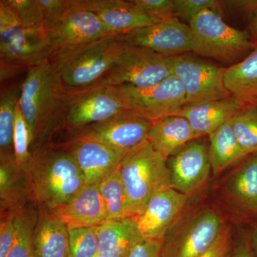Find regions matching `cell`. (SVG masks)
Instances as JSON below:
<instances>
[{"mask_svg": "<svg viewBox=\"0 0 257 257\" xmlns=\"http://www.w3.org/2000/svg\"><path fill=\"white\" fill-rule=\"evenodd\" d=\"M69 94L50 60L27 71L18 105L30 128L33 150L59 130Z\"/></svg>", "mask_w": 257, "mask_h": 257, "instance_id": "1", "label": "cell"}, {"mask_svg": "<svg viewBox=\"0 0 257 257\" xmlns=\"http://www.w3.org/2000/svg\"><path fill=\"white\" fill-rule=\"evenodd\" d=\"M25 174L32 197L47 211L63 205L86 185L75 160L62 144L45 143L32 150Z\"/></svg>", "mask_w": 257, "mask_h": 257, "instance_id": "2", "label": "cell"}, {"mask_svg": "<svg viewBox=\"0 0 257 257\" xmlns=\"http://www.w3.org/2000/svg\"><path fill=\"white\" fill-rule=\"evenodd\" d=\"M121 37L111 35L69 50L54 52L51 63L70 94L93 89L119 59L124 47Z\"/></svg>", "mask_w": 257, "mask_h": 257, "instance_id": "3", "label": "cell"}, {"mask_svg": "<svg viewBox=\"0 0 257 257\" xmlns=\"http://www.w3.org/2000/svg\"><path fill=\"white\" fill-rule=\"evenodd\" d=\"M119 172L131 217L140 214L154 196L172 188L167 160L148 141L123 157Z\"/></svg>", "mask_w": 257, "mask_h": 257, "instance_id": "4", "label": "cell"}, {"mask_svg": "<svg viewBox=\"0 0 257 257\" xmlns=\"http://www.w3.org/2000/svg\"><path fill=\"white\" fill-rule=\"evenodd\" d=\"M192 33V53L230 66L244 59L254 48L247 31L230 26L219 13L207 10L189 24Z\"/></svg>", "mask_w": 257, "mask_h": 257, "instance_id": "5", "label": "cell"}, {"mask_svg": "<svg viewBox=\"0 0 257 257\" xmlns=\"http://www.w3.org/2000/svg\"><path fill=\"white\" fill-rule=\"evenodd\" d=\"M173 64L174 57L125 43L119 59L93 89L121 85L153 87L173 74Z\"/></svg>", "mask_w": 257, "mask_h": 257, "instance_id": "6", "label": "cell"}, {"mask_svg": "<svg viewBox=\"0 0 257 257\" xmlns=\"http://www.w3.org/2000/svg\"><path fill=\"white\" fill-rule=\"evenodd\" d=\"M225 225L211 209L181 216L162 241L160 257H199L219 237Z\"/></svg>", "mask_w": 257, "mask_h": 257, "instance_id": "7", "label": "cell"}, {"mask_svg": "<svg viewBox=\"0 0 257 257\" xmlns=\"http://www.w3.org/2000/svg\"><path fill=\"white\" fill-rule=\"evenodd\" d=\"M226 67L202 57L184 54L174 57L173 72L183 84L186 104L221 100L231 96L226 87Z\"/></svg>", "mask_w": 257, "mask_h": 257, "instance_id": "8", "label": "cell"}, {"mask_svg": "<svg viewBox=\"0 0 257 257\" xmlns=\"http://www.w3.org/2000/svg\"><path fill=\"white\" fill-rule=\"evenodd\" d=\"M127 110L115 86H106L70 94L66 102L59 128L71 133L110 119Z\"/></svg>", "mask_w": 257, "mask_h": 257, "instance_id": "9", "label": "cell"}, {"mask_svg": "<svg viewBox=\"0 0 257 257\" xmlns=\"http://www.w3.org/2000/svg\"><path fill=\"white\" fill-rule=\"evenodd\" d=\"M115 87L127 110L152 121L176 115L186 104L183 84L174 74L148 89H138L130 85Z\"/></svg>", "mask_w": 257, "mask_h": 257, "instance_id": "10", "label": "cell"}, {"mask_svg": "<svg viewBox=\"0 0 257 257\" xmlns=\"http://www.w3.org/2000/svg\"><path fill=\"white\" fill-rule=\"evenodd\" d=\"M152 122L132 111L124 110L71 135L103 144L124 157L148 141Z\"/></svg>", "mask_w": 257, "mask_h": 257, "instance_id": "11", "label": "cell"}, {"mask_svg": "<svg viewBox=\"0 0 257 257\" xmlns=\"http://www.w3.org/2000/svg\"><path fill=\"white\" fill-rule=\"evenodd\" d=\"M120 37L125 43L144 47L167 57L191 53L192 50L190 27L177 17Z\"/></svg>", "mask_w": 257, "mask_h": 257, "instance_id": "12", "label": "cell"}, {"mask_svg": "<svg viewBox=\"0 0 257 257\" xmlns=\"http://www.w3.org/2000/svg\"><path fill=\"white\" fill-rule=\"evenodd\" d=\"M189 197L173 188L165 189L154 196L143 211L133 216L141 239L163 241L182 216Z\"/></svg>", "mask_w": 257, "mask_h": 257, "instance_id": "13", "label": "cell"}, {"mask_svg": "<svg viewBox=\"0 0 257 257\" xmlns=\"http://www.w3.org/2000/svg\"><path fill=\"white\" fill-rule=\"evenodd\" d=\"M53 49L43 26H20L0 31V60L30 68L50 60Z\"/></svg>", "mask_w": 257, "mask_h": 257, "instance_id": "14", "label": "cell"}, {"mask_svg": "<svg viewBox=\"0 0 257 257\" xmlns=\"http://www.w3.org/2000/svg\"><path fill=\"white\" fill-rule=\"evenodd\" d=\"M47 32L53 53L114 35L94 13L76 8L73 5L60 21L47 29Z\"/></svg>", "mask_w": 257, "mask_h": 257, "instance_id": "15", "label": "cell"}, {"mask_svg": "<svg viewBox=\"0 0 257 257\" xmlns=\"http://www.w3.org/2000/svg\"><path fill=\"white\" fill-rule=\"evenodd\" d=\"M172 188L190 197L207 181L211 171L207 145L192 141L167 161Z\"/></svg>", "mask_w": 257, "mask_h": 257, "instance_id": "16", "label": "cell"}, {"mask_svg": "<svg viewBox=\"0 0 257 257\" xmlns=\"http://www.w3.org/2000/svg\"><path fill=\"white\" fill-rule=\"evenodd\" d=\"M72 3L76 8L94 13L116 36H124L161 22L145 14L134 0H72Z\"/></svg>", "mask_w": 257, "mask_h": 257, "instance_id": "17", "label": "cell"}, {"mask_svg": "<svg viewBox=\"0 0 257 257\" xmlns=\"http://www.w3.org/2000/svg\"><path fill=\"white\" fill-rule=\"evenodd\" d=\"M62 145L75 160L88 185L99 184L123 158L103 144L82 137L72 135Z\"/></svg>", "mask_w": 257, "mask_h": 257, "instance_id": "18", "label": "cell"}, {"mask_svg": "<svg viewBox=\"0 0 257 257\" xmlns=\"http://www.w3.org/2000/svg\"><path fill=\"white\" fill-rule=\"evenodd\" d=\"M49 211L68 228L99 226L107 221L99 184H86L68 202Z\"/></svg>", "mask_w": 257, "mask_h": 257, "instance_id": "19", "label": "cell"}, {"mask_svg": "<svg viewBox=\"0 0 257 257\" xmlns=\"http://www.w3.org/2000/svg\"><path fill=\"white\" fill-rule=\"evenodd\" d=\"M246 105L234 96L221 100L185 104L176 115L183 116L199 138L229 122Z\"/></svg>", "mask_w": 257, "mask_h": 257, "instance_id": "20", "label": "cell"}, {"mask_svg": "<svg viewBox=\"0 0 257 257\" xmlns=\"http://www.w3.org/2000/svg\"><path fill=\"white\" fill-rule=\"evenodd\" d=\"M32 246L35 257H69L68 227L50 211L39 207Z\"/></svg>", "mask_w": 257, "mask_h": 257, "instance_id": "21", "label": "cell"}, {"mask_svg": "<svg viewBox=\"0 0 257 257\" xmlns=\"http://www.w3.org/2000/svg\"><path fill=\"white\" fill-rule=\"evenodd\" d=\"M198 138L185 118L172 115L152 122L148 142L167 161L179 149Z\"/></svg>", "mask_w": 257, "mask_h": 257, "instance_id": "22", "label": "cell"}, {"mask_svg": "<svg viewBox=\"0 0 257 257\" xmlns=\"http://www.w3.org/2000/svg\"><path fill=\"white\" fill-rule=\"evenodd\" d=\"M98 257H128L143 239L133 217L106 221L98 226Z\"/></svg>", "mask_w": 257, "mask_h": 257, "instance_id": "23", "label": "cell"}, {"mask_svg": "<svg viewBox=\"0 0 257 257\" xmlns=\"http://www.w3.org/2000/svg\"><path fill=\"white\" fill-rule=\"evenodd\" d=\"M226 87L245 104L257 106V43L242 60L226 67Z\"/></svg>", "mask_w": 257, "mask_h": 257, "instance_id": "24", "label": "cell"}, {"mask_svg": "<svg viewBox=\"0 0 257 257\" xmlns=\"http://www.w3.org/2000/svg\"><path fill=\"white\" fill-rule=\"evenodd\" d=\"M209 161L213 175L220 172L232 164L248 157L241 148L229 122L209 135Z\"/></svg>", "mask_w": 257, "mask_h": 257, "instance_id": "25", "label": "cell"}, {"mask_svg": "<svg viewBox=\"0 0 257 257\" xmlns=\"http://www.w3.org/2000/svg\"><path fill=\"white\" fill-rule=\"evenodd\" d=\"M229 190L237 205L257 218V154L249 155L234 172Z\"/></svg>", "mask_w": 257, "mask_h": 257, "instance_id": "26", "label": "cell"}, {"mask_svg": "<svg viewBox=\"0 0 257 257\" xmlns=\"http://www.w3.org/2000/svg\"><path fill=\"white\" fill-rule=\"evenodd\" d=\"M0 197L1 214L18 211L23 207L21 175L25 172L19 170L15 157L0 159Z\"/></svg>", "mask_w": 257, "mask_h": 257, "instance_id": "27", "label": "cell"}, {"mask_svg": "<svg viewBox=\"0 0 257 257\" xmlns=\"http://www.w3.org/2000/svg\"><path fill=\"white\" fill-rule=\"evenodd\" d=\"M99 187L105 205L107 221L131 217L119 165L102 179Z\"/></svg>", "mask_w": 257, "mask_h": 257, "instance_id": "28", "label": "cell"}, {"mask_svg": "<svg viewBox=\"0 0 257 257\" xmlns=\"http://www.w3.org/2000/svg\"><path fill=\"white\" fill-rule=\"evenodd\" d=\"M18 92L13 89L4 95L0 101V159L14 157L13 134L16 120Z\"/></svg>", "mask_w": 257, "mask_h": 257, "instance_id": "29", "label": "cell"}, {"mask_svg": "<svg viewBox=\"0 0 257 257\" xmlns=\"http://www.w3.org/2000/svg\"><path fill=\"white\" fill-rule=\"evenodd\" d=\"M230 124L244 153L247 156L257 154V106L246 104Z\"/></svg>", "mask_w": 257, "mask_h": 257, "instance_id": "30", "label": "cell"}, {"mask_svg": "<svg viewBox=\"0 0 257 257\" xmlns=\"http://www.w3.org/2000/svg\"><path fill=\"white\" fill-rule=\"evenodd\" d=\"M38 212L34 208L23 207L16 215L17 235L15 243L7 257H35L32 236Z\"/></svg>", "mask_w": 257, "mask_h": 257, "instance_id": "31", "label": "cell"}, {"mask_svg": "<svg viewBox=\"0 0 257 257\" xmlns=\"http://www.w3.org/2000/svg\"><path fill=\"white\" fill-rule=\"evenodd\" d=\"M98 226L68 228L69 257H98Z\"/></svg>", "mask_w": 257, "mask_h": 257, "instance_id": "32", "label": "cell"}, {"mask_svg": "<svg viewBox=\"0 0 257 257\" xmlns=\"http://www.w3.org/2000/svg\"><path fill=\"white\" fill-rule=\"evenodd\" d=\"M14 157L19 170L26 172L31 159L32 135L28 123L17 106L16 120L13 134Z\"/></svg>", "mask_w": 257, "mask_h": 257, "instance_id": "33", "label": "cell"}, {"mask_svg": "<svg viewBox=\"0 0 257 257\" xmlns=\"http://www.w3.org/2000/svg\"><path fill=\"white\" fill-rule=\"evenodd\" d=\"M221 5L222 2L216 0H174L176 17L188 25L194 17L204 10H214L219 13Z\"/></svg>", "mask_w": 257, "mask_h": 257, "instance_id": "34", "label": "cell"}, {"mask_svg": "<svg viewBox=\"0 0 257 257\" xmlns=\"http://www.w3.org/2000/svg\"><path fill=\"white\" fill-rule=\"evenodd\" d=\"M23 27L43 26L37 0H5ZM44 27V26H43Z\"/></svg>", "mask_w": 257, "mask_h": 257, "instance_id": "35", "label": "cell"}, {"mask_svg": "<svg viewBox=\"0 0 257 257\" xmlns=\"http://www.w3.org/2000/svg\"><path fill=\"white\" fill-rule=\"evenodd\" d=\"M42 17L43 26L50 28L60 21L72 9V0H37Z\"/></svg>", "mask_w": 257, "mask_h": 257, "instance_id": "36", "label": "cell"}, {"mask_svg": "<svg viewBox=\"0 0 257 257\" xmlns=\"http://www.w3.org/2000/svg\"><path fill=\"white\" fill-rule=\"evenodd\" d=\"M18 211L1 214L0 224V257H7L16 240V215Z\"/></svg>", "mask_w": 257, "mask_h": 257, "instance_id": "37", "label": "cell"}, {"mask_svg": "<svg viewBox=\"0 0 257 257\" xmlns=\"http://www.w3.org/2000/svg\"><path fill=\"white\" fill-rule=\"evenodd\" d=\"M145 14L157 20H167L176 17L174 0H134Z\"/></svg>", "mask_w": 257, "mask_h": 257, "instance_id": "38", "label": "cell"}, {"mask_svg": "<svg viewBox=\"0 0 257 257\" xmlns=\"http://www.w3.org/2000/svg\"><path fill=\"white\" fill-rule=\"evenodd\" d=\"M234 248L232 237L226 225L219 237L207 252L199 257H231Z\"/></svg>", "mask_w": 257, "mask_h": 257, "instance_id": "39", "label": "cell"}, {"mask_svg": "<svg viewBox=\"0 0 257 257\" xmlns=\"http://www.w3.org/2000/svg\"><path fill=\"white\" fill-rule=\"evenodd\" d=\"M162 241L143 240L133 248L128 257H160Z\"/></svg>", "mask_w": 257, "mask_h": 257, "instance_id": "40", "label": "cell"}, {"mask_svg": "<svg viewBox=\"0 0 257 257\" xmlns=\"http://www.w3.org/2000/svg\"><path fill=\"white\" fill-rule=\"evenodd\" d=\"M28 67L21 64L13 63L7 61L0 60V80L3 84L5 81L12 78L22 73L24 70H28Z\"/></svg>", "mask_w": 257, "mask_h": 257, "instance_id": "41", "label": "cell"}, {"mask_svg": "<svg viewBox=\"0 0 257 257\" xmlns=\"http://www.w3.org/2000/svg\"><path fill=\"white\" fill-rule=\"evenodd\" d=\"M231 257H256L251 243V234L234 243Z\"/></svg>", "mask_w": 257, "mask_h": 257, "instance_id": "42", "label": "cell"}, {"mask_svg": "<svg viewBox=\"0 0 257 257\" xmlns=\"http://www.w3.org/2000/svg\"><path fill=\"white\" fill-rule=\"evenodd\" d=\"M247 17L248 19V33L249 34L251 40L254 43H257V0Z\"/></svg>", "mask_w": 257, "mask_h": 257, "instance_id": "43", "label": "cell"}, {"mask_svg": "<svg viewBox=\"0 0 257 257\" xmlns=\"http://www.w3.org/2000/svg\"><path fill=\"white\" fill-rule=\"evenodd\" d=\"M251 239L253 251H254L255 254L257 257V225L253 228L252 231H251Z\"/></svg>", "mask_w": 257, "mask_h": 257, "instance_id": "44", "label": "cell"}]
</instances>
